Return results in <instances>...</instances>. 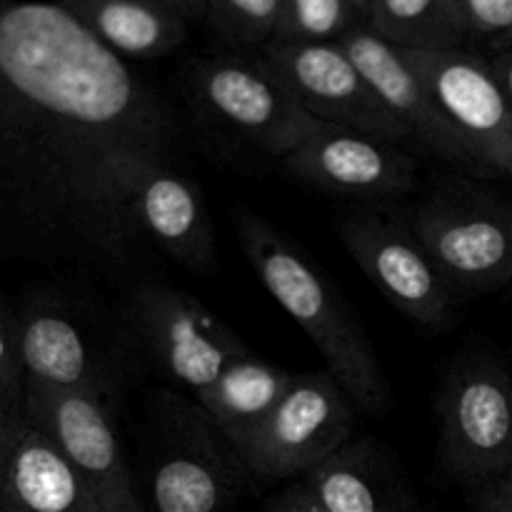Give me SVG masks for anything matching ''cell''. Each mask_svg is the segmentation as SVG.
I'll use <instances>...</instances> for the list:
<instances>
[{
	"label": "cell",
	"instance_id": "obj_13",
	"mask_svg": "<svg viewBox=\"0 0 512 512\" xmlns=\"http://www.w3.org/2000/svg\"><path fill=\"white\" fill-rule=\"evenodd\" d=\"M283 163L290 175L313 188L368 203L410 193L418 173V163L403 145L328 123H320Z\"/></svg>",
	"mask_w": 512,
	"mask_h": 512
},
{
	"label": "cell",
	"instance_id": "obj_26",
	"mask_svg": "<svg viewBox=\"0 0 512 512\" xmlns=\"http://www.w3.org/2000/svg\"><path fill=\"white\" fill-rule=\"evenodd\" d=\"M268 512H330V510L315 498V493L303 483V480H298V483L288 485L283 493H278L273 500H270Z\"/></svg>",
	"mask_w": 512,
	"mask_h": 512
},
{
	"label": "cell",
	"instance_id": "obj_6",
	"mask_svg": "<svg viewBox=\"0 0 512 512\" xmlns=\"http://www.w3.org/2000/svg\"><path fill=\"white\" fill-rule=\"evenodd\" d=\"M150 473L153 512H223L248 468L198 403L163 395Z\"/></svg>",
	"mask_w": 512,
	"mask_h": 512
},
{
	"label": "cell",
	"instance_id": "obj_2",
	"mask_svg": "<svg viewBox=\"0 0 512 512\" xmlns=\"http://www.w3.org/2000/svg\"><path fill=\"white\" fill-rule=\"evenodd\" d=\"M235 233L260 283L303 328L328 373L343 385L353 403L373 415L390 410L393 395L378 355L328 275L258 215L240 210Z\"/></svg>",
	"mask_w": 512,
	"mask_h": 512
},
{
	"label": "cell",
	"instance_id": "obj_1",
	"mask_svg": "<svg viewBox=\"0 0 512 512\" xmlns=\"http://www.w3.org/2000/svg\"><path fill=\"white\" fill-rule=\"evenodd\" d=\"M180 150L165 100L60 0H0V260L140 263L135 178Z\"/></svg>",
	"mask_w": 512,
	"mask_h": 512
},
{
	"label": "cell",
	"instance_id": "obj_30",
	"mask_svg": "<svg viewBox=\"0 0 512 512\" xmlns=\"http://www.w3.org/2000/svg\"><path fill=\"white\" fill-rule=\"evenodd\" d=\"M165 3L175 5V8H180L185 15H190V18L203 15V0H165Z\"/></svg>",
	"mask_w": 512,
	"mask_h": 512
},
{
	"label": "cell",
	"instance_id": "obj_21",
	"mask_svg": "<svg viewBox=\"0 0 512 512\" xmlns=\"http://www.w3.org/2000/svg\"><path fill=\"white\" fill-rule=\"evenodd\" d=\"M365 25L400 50L468 48L453 0H373Z\"/></svg>",
	"mask_w": 512,
	"mask_h": 512
},
{
	"label": "cell",
	"instance_id": "obj_11",
	"mask_svg": "<svg viewBox=\"0 0 512 512\" xmlns=\"http://www.w3.org/2000/svg\"><path fill=\"white\" fill-rule=\"evenodd\" d=\"M130 320L158 368L193 398L250 353L218 315L183 290L143 285L130 300Z\"/></svg>",
	"mask_w": 512,
	"mask_h": 512
},
{
	"label": "cell",
	"instance_id": "obj_3",
	"mask_svg": "<svg viewBox=\"0 0 512 512\" xmlns=\"http://www.w3.org/2000/svg\"><path fill=\"white\" fill-rule=\"evenodd\" d=\"M185 90L210 130L270 158L283 160L320 125L265 58L210 55L188 70Z\"/></svg>",
	"mask_w": 512,
	"mask_h": 512
},
{
	"label": "cell",
	"instance_id": "obj_20",
	"mask_svg": "<svg viewBox=\"0 0 512 512\" xmlns=\"http://www.w3.org/2000/svg\"><path fill=\"white\" fill-rule=\"evenodd\" d=\"M290 380L293 373L245 353L233 360L203 393L195 395V403L238 450L273 413Z\"/></svg>",
	"mask_w": 512,
	"mask_h": 512
},
{
	"label": "cell",
	"instance_id": "obj_23",
	"mask_svg": "<svg viewBox=\"0 0 512 512\" xmlns=\"http://www.w3.org/2000/svg\"><path fill=\"white\" fill-rule=\"evenodd\" d=\"M283 0H203V15L228 40L240 45H265L278 28Z\"/></svg>",
	"mask_w": 512,
	"mask_h": 512
},
{
	"label": "cell",
	"instance_id": "obj_5",
	"mask_svg": "<svg viewBox=\"0 0 512 512\" xmlns=\"http://www.w3.org/2000/svg\"><path fill=\"white\" fill-rule=\"evenodd\" d=\"M355 410L328 370L293 375L273 413L238 448L240 460L255 478L303 480L353 440Z\"/></svg>",
	"mask_w": 512,
	"mask_h": 512
},
{
	"label": "cell",
	"instance_id": "obj_19",
	"mask_svg": "<svg viewBox=\"0 0 512 512\" xmlns=\"http://www.w3.org/2000/svg\"><path fill=\"white\" fill-rule=\"evenodd\" d=\"M123 60H153L185 43L190 15L165 0H60Z\"/></svg>",
	"mask_w": 512,
	"mask_h": 512
},
{
	"label": "cell",
	"instance_id": "obj_17",
	"mask_svg": "<svg viewBox=\"0 0 512 512\" xmlns=\"http://www.w3.org/2000/svg\"><path fill=\"white\" fill-rule=\"evenodd\" d=\"M303 483L330 512H423L393 455L373 438H353Z\"/></svg>",
	"mask_w": 512,
	"mask_h": 512
},
{
	"label": "cell",
	"instance_id": "obj_15",
	"mask_svg": "<svg viewBox=\"0 0 512 512\" xmlns=\"http://www.w3.org/2000/svg\"><path fill=\"white\" fill-rule=\"evenodd\" d=\"M133 208L145 240L195 273L215 265V235L200 185L178 163L145 165L133 185Z\"/></svg>",
	"mask_w": 512,
	"mask_h": 512
},
{
	"label": "cell",
	"instance_id": "obj_10",
	"mask_svg": "<svg viewBox=\"0 0 512 512\" xmlns=\"http://www.w3.org/2000/svg\"><path fill=\"white\" fill-rule=\"evenodd\" d=\"M405 53L475 165L512 175V103L490 60L473 48Z\"/></svg>",
	"mask_w": 512,
	"mask_h": 512
},
{
	"label": "cell",
	"instance_id": "obj_16",
	"mask_svg": "<svg viewBox=\"0 0 512 512\" xmlns=\"http://www.w3.org/2000/svg\"><path fill=\"white\" fill-rule=\"evenodd\" d=\"M0 512H98L73 465L25 415L0 458Z\"/></svg>",
	"mask_w": 512,
	"mask_h": 512
},
{
	"label": "cell",
	"instance_id": "obj_25",
	"mask_svg": "<svg viewBox=\"0 0 512 512\" xmlns=\"http://www.w3.org/2000/svg\"><path fill=\"white\" fill-rule=\"evenodd\" d=\"M25 395V378L18 358V318H13L0 295V398Z\"/></svg>",
	"mask_w": 512,
	"mask_h": 512
},
{
	"label": "cell",
	"instance_id": "obj_4",
	"mask_svg": "<svg viewBox=\"0 0 512 512\" xmlns=\"http://www.w3.org/2000/svg\"><path fill=\"white\" fill-rule=\"evenodd\" d=\"M410 228L453 290L480 293L512 280V203L468 185L435 190Z\"/></svg>",
	"mask_w": 512,
	"mask_h": 512
},
{
	"label": "cell",
	"instance_id": "obj_9",
	"mask_svg": "<svg viewBox=\"0 0 512 512\" xmlns=\"http://www.w3.org/2000/svg\"><path fill=\"white\" fill-rule=\"evenodd\" d=\"M338 230L350 258L400 313L433 330L453 325L455 290L410 223L365 208L345 215Z\"/></svg>",
	"mask_w": 512,
	"mask_h": 512
},
{
	"label": "cell",
	"instance_id": "obj_24",
	"mask_svg": "<svg viewBox=\"0 0 512 512\" xmlns=\"http://www.w3.org/2000/svg\"><path fill=\"white\" fill-rule=\"evenodd\" d=\"M453 5L468 35V48L473 43L490 45L495 53L510 48L512 0H453Z\"/></svg>",
	"mask_w": 512,
	"mask_h": 512
},
{
	"label": "cell",
	"instance_id": "obj_12",
	"mask_svg": "<svg viewBox=\"0 0 512 512\" xmlns=\"http://www.w3.org/2000/svg\"><path fill=\"white\" fill-rule=\"evenodd\" d=\"M263 58L290 93L320 123L358 130L395 145H415L408 130L385 110L340 43H265ZM418 148V145H415Z\"/></svg>",
	"mask_w": 512,
	"mask_h": 512
},
{
	"label": "cell",
	"instance_id": "obj_31",
	"mask_svg": "<svg viewBox=\"0 0 512 512\" xmlns=\"http://www.w3.org/2000/svg\"><path fill=\"white\" fill-rule=\"evenodd\" d=\"M350 5H353L355 10H358V15L360 18H363V23H365V15H368V10H370V5H373V0H348Z\"/></svg>",
	"mask_w": 512,
	"mask_h": 512
},
{
	"label": "cell",
	"instance_id": "obj_22",
	"mask_svg": "<svg viewBox=\"0 0 512 512\" xmlns=\"http://www.w3.org/2000/svg\"><path fill=\"white\" fill-rule=\"evenodd\" d=\"M363 18L348 0H283L273 40L340 43Z\"/></svg>",
	"mask_w": 512,
	"mask_h": 512
},
{
	"label": "cell",
	"instance_id": "obj_14",
	"mask_svg": "<svg viewBox=\"0 0 512 512\" xmlns=\"http://www.w3.org/2000/svg\"><path fill=\"white\" fill-rule=\"evenodd\" d=\"M345 53L363 73L373 93L390 115L410 133L418 148L428 150L445 163L458 165L468 173H483L465 150L463 140L455 135L438 103L430 95L428 85L410 63L408 53L398 45L380 38L370 25L358 23L343 40Z\"/></svg>",
	"mask_w": 512,
	"mask_h": 512
},
{
	"label": "cell",
	"instance_id": "obj_8",
	"mask_svg": "<svg viewBox=\"0 0 512 512\" xmlns=\"http://www.w3.org/2000/svg\"><path fill=\"white\" fill-rule=\"evenodd\" d=\"M443 468L465 483H490L512 470V380L495 360L468 358L440 393Z\"/></svg>",
	"mask_w": 512,
	"mask_h": 512
},
{
	"label": "cell",
	"instance_id": "obj_18",
	"mask_svg": "<svg viewBox=\"0 0 512 512\" xmlns=\"http://www.w3.org/2000/svg\"><path fill=\"white\" fill-rule=\"evenodd\" d=\"M18 358L28 385L85 390L103 398L113 390L83 330L60 313L38 310L18 320Z\"/></svg>",
	"mask_w": 512,
	"mask_h": 512
},
{
	"label": "cell",
	"instance_id": "obj_29",
	"mask_svg": "<svg viewBox=\"0 0 512 512\" xmlns=\"http://www.w3.org/2000/svg\"><path fill=\"white\" fill-rule=\"evenodd\" d=\"M490 60V68H493L495 78H498L500 88L505 90V95H508V100L512 103V45L510 48L500 50V53H495Z\"/></svg>",
	"mask_w": 512,
	"mask_h": 512
},
{
	"label": "cell",
	"instance_id": "obj_28",
	"mask_svg": "<svg viewBox=\"0 0 512 512\" xmlns=\"http://www.w3.org/2000/svg\"><path fill=\"white\" fill-rule=\"evenodd\" d=\"M23 403L25 395H20V398H0V458H3L10 438H13L15 428H18L20 420H23Z\"/></svg>",
	"mask_w": 512,
	"mask_h": 512
},
{
	"label": "cell",
	"instance_id": "obj_27",
	"mask_svg": "<svg viewBox=\"0 0 512 512\" xmlns=\"http://www.w3.org/2000/svg\"><path fill=\"white\" fill-rule=\"evenodd\" d=\"M478 512H512V470L483 483L478 493Z\"/></svg>",
	"mask_w": 512,
	"mask_h": 512
},
{
	"label": "cell",
	"instance_id": "obj_7",
	"mask_svg": "<svg viewBox=\"0 0 512 512\" xmlns=\"http://www.w3.org/2000/svg\"><path fill=\"white\" fill-rule=\"evenodd\" d=\"M23 408L73 465L98 512H145L108 398L25 383Z\"/></svg>",
	"mask_w": 512,
	"mask_h": 512
}]
</instances>
